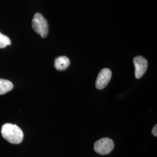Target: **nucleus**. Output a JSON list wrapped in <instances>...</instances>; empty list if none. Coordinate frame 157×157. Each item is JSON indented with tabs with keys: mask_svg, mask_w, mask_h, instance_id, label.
Wrapping results in <instances>:
<instances>
[{
	"mask_svg": "<svg viewBox=\"0 0 157 157\" xmlns=\"http://www.w3.org/2000/svg\"><path fill=\"white\" fill-rule=\"evenodd\" d=\"M1 135L6 140L15 144L21 143L24 137L22 129L15 124H4L1 129Z\"/></svg>",
	"mask_w": 157,
	"mask_h": 157,
	"instance_id": "1",
	"label": "nucleus"
},
{
	"mask_svg": "<svg viewBox=\"0 0 157 157\" xmlns=\"http://www.w3.org/2000/svg\"><path fill=\"white\" fill-rule=\"evenodd\" d=\"M32 28L36 33L41 37L45 38L49 31V26L47 21L40 13H36L32 19Z\"/></svg>",
	"mask_w": 157,
	"mask_h": 157,
	"instance_id": "2",
	"label": "nucleus"
},
{
	"mask_svg": "<svg viewBox=\"0 0 157 157\" xmlns=\"http://www.w3.org/2000/svg\"><path fill=\"white\" fill-rule=\"evenodd\" d=\"M114 148L113 141L109 138H102L97 141L94 145L95 151L101 155H106L112 151Z\"/></svg>",
	"mask_w": 157,
	"mask_h": 157,
	"instance_id": "3",
	"label": "nucleus"
},
{
	"mask_svg": "<svg viewBox=\"0 0 157 157\" xmlns=\"http://www.w3.org/2000/svg\"><path fill=\"white\" fill-rule=\"evenodd\" d=\"M112 77V72L108 68L102 69L99 72L95 82L96 88L98 90L104 89L109 83Z\"/></svg>",
	"mask_w": 157,
	"mask_h": 157,
	"instance_id": "4",
	"label": "nucleus"
},
{
	"mask_svg": "<svg viewBox=\"0 0 157 157\" xmlns=\"http://www.w3.org/2000/svg\"><path fill=\"white\" fill-rule=\"evenodd\" d=\"M135 67V77L140 78L146 73L148 67V62L146 58L141 56H136L133 59Z\"/></svg>",
	"mask_w": 157,
	"mask_h": 157,
	"instance_id": "5",
	"label": "nucleus"
},
{
	"mask_svg": "<svg viewBox=\"0 0 157 157\" xmlns=\"http://www.w3.org/2000/svg\"><path fill=\"white\" fill-rule=\"evenodd\" d=\"M70 60L67 56H59L55 59L54 67L58 71H65L70 65Z\"/></svg>",
	"mask_w": 157,
	"mask_h": 157,
	"instance_id": "6",
	"label": "nucleus"
},
{
	"mask_svg": "<svg viewBox=\"0 0 157 157\" xmlns=\"http://www.w3.org/2000/svg\"><path fill=\"white\" fill-rule=\"evenodd\" d=\"M13 85L11 81L0 78V95L4 94L12 90Z\"/></svg>",
	"mask_w": 157,
	"mask_h": 157,
	"instance_id": "7",
	"label": "nucleus"
},
{
	"mask_svg": "<svg viewBox=\"0 0 157 157\" xmlns=\"http://www.w3.org/2000/svg\"><path fill=\"white\" fill-rule=\"evenodd\" d=\"M11 41L10 39L0 32V48H4L8 45H11Z\"/></svg>",
	"mask_w": 157,
	"mask_h": 157,
	"instance_id": "8",
	"label": "nucleus"
},
{
	"mask_svg": "<svg viewBox=\"0 0 157 157\" xmlns=\"http://www.w3.org/2000/svg\"><path fill=\"white\" fill-rule=\"evenodd\" d=\"M152 133L154 136H157V125L155 124V126L153 128V129L152 130Z\"/></svg>",
	"mask_w": 157,
	"mask_h": 157,
	"instance_id": "9",
	"label": "nucleus"
}]
</instances>
